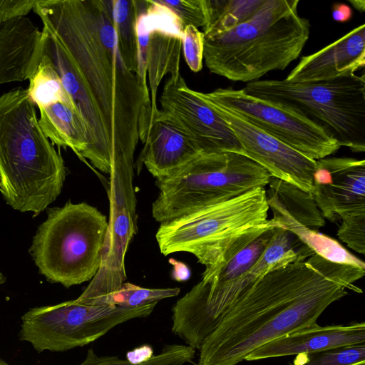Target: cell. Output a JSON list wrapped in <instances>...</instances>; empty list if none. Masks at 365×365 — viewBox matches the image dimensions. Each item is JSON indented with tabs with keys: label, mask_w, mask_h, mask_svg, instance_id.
<instances>
[{
	"label": "cell",
	"mask_w": 365,
	"mask_h": 365,
	"mask_svg": "<svg viewBox=\"0 0 365 365\" xmlns=\"http://www.w3.org/2000/svg\"><path fill=\"white\" fill-rule=\"evenodd\" d=\"M141 160L155 179L176 171L200 153L194 143L158 109L143 143Z\"/></svg>",
	"instance_id": "cell-19"
},
{
	"label": "cell",
	"mask_w": 365,
	"mask_h": 365,
	"mask_svg": "<svg viewBox=\"0 0 365 365\" xmlns=\"http://www.w3.org/2000/svg\"><path fill=\"white\" fill-rule=\"evenodd\" d=\"M274 137L307 158L317 160L336 153L340 145L317 123L282 106L254 97L242 89L217 88L197 91Z\"/></svg>",
	"instance_id": "cell-11"
},
{
	"label": "cell",
	"mask_w": 365,
	"mask_h": 365,
	"mask_svg": "<svg viewBox=\"0 0 365 365\" xmlns=\"http://www.w3.org/2000/svg\"><path fill=\"white\" fill-rule=\"evenodd\" d=\"M299 0H264L248 19L223 34L204 37L209 71L233 81H258L284 70L309 40L310 23L299 14Z\"/></svg>",
	"instance_id": "cell-4"
},
{
	"label": "cell",
	"mask_w": 365,
	"mask_h": 365,
	"mask_svg": "<svg viewBox=\"0 0 365 365\" xmlns=\"http://www.w3.org/2000/svg\"><path fill=\"white\" fill-rule=\"evenodd\" d=\"M178 287L145 288L130 282H123L116 292L103 298L98 304H113L123 307H135L176 297Z\"/></svg>",
	"instance_id": "cell-27"
},
{
	"label": "cell",
	"mask_w": 365,
	"mask_h": 365,
	"mask_svg": "<svg viewBox=\"0 0 365 365\" xmlns=\"http://www.w3.org/2000/svg\"><path fill=\"white\" fill-rule=\"evenodd\" d=\"M362 343H365L364 322L325 327L316 323L262 345L247 355L245 360L298 355Z\"/></svg>",
	"instance_id": "cell-17"
},
{
	"label": "cell",
	"mask_w": 365,
	"mask_h": 365,
	"mask_svg": "<svg viewBox=\"0 0 365 365\" xmlns=\"http://www.w3.org/2000/svg\"><path fill=\"white\" fill-rule=\"evenodd\" d=\"M168 7L180 20L184 28L192 26L204 27L206 23L203 0H159Z\"/></svg>",
	"instance_id": "cell-30"
},
{
	"label": "cell",
	"mask_w": 365,
	"mask_h": 365,
	"mask_svg": "<svg viewBox=\"0 0 365 365\" xmlns=\"http://www.w3.org/2000/svg\"><path fill=\"white\" fill-rule=\"evenodd\" d=\"M266 193L269 207L273 213L272 219L283 224L314 254L334 263L365 269L364 261L351 254L338 241L299 224L288 213L273 192L268 190Z\"/></svg>",
	"instance_id": "cell-21"
},
{
	"label": "cell",
	"mask_w": 365,
	"mask_h": 365,
	"mask_svg": "<svg viewBox=\"0 0 365 365\" xmlns=\"http://www.w3.org/2000/svg\"><path fill=\"white\" fill-rule=\"evenodd\" d=\"M138 41V76L151 88L153 115L157 106L158 88L165 76L180 72L184 26L178 16L160 1L135 0Z\"/></svg>",
	"instance_id": "cell-12"
},
{
	"label": "cell",
	"mask_w": 365,
	"mask_h": 365,
	"mask_svg": "<svg viewBox=\"0 0 365 365\" xmlns=\"http://www.w3.org/2000/svg\"><path fill=\"white\" fill-rule=\"evenodd\" d=\"M302 246L287 229L275 228L260 258L243 275L213 289L200 281L182 296L180 307L185 322L197 334L210 335L230 307L255 281L272 270L302 261Z\"/></svg>",
	"instance_id": "cell-10"
},
{
	"label": "cell",
	"mask_w": 365,
	"mask_h": 365,
	"mask_svg": "<svg viewBox=\"0 0 365 365\" xmlns=\"http://www.w3.org/2000/svg\"><path fill=\"white\" fill-rule=\"evenodd\" d=\"M365 343L296 355L289 365H364Z\"/></svg>",
	"instance_id": "cell-28"
},
{
	"label": "cell",
	"mask_w": 365,
	"mask_h": 365,
	"mask_svg": "<svg viewBox=\"0 0 365 365\" xmlns=\"http://www.w3.org/2000/svg\"><path fill=\"white\" fill-rule=\"evenodd\" d=\"M205 38L227 32L248 19L264 0H203Z\"/></svg>",
	"instance_id": "cell-22"
},
{
	"label": "cell",
	"mask_w": 365,
	"mask_h": 365,
	"mask_svg": "<svg viewBox=\"0 0 365 365\" xmlns=\"http://www.w3.org/2000/svg\"><path fill=\"white\" fill-rule=\"evenodd\" d=\"M36 2L37 0H0V21L26 17Z\"/></svg>",
	"instance_id": "cell-32"
},
{
	"label": "cell",
	"mask_w": 365,
	"mask_h": 365,
	"mask_svg": "<svg viewBox=\"0 0 365 365\" xmlns=\"http://www.w3.org/2000/svg\"><path fill=\"white\" fill-rule=\"evenodd\" d=\"M154 355L153 348L145 344L127 352L125 359L131 364H138L148 361Z\"/></svg>",
	"instance_id": "cell-33"
},
{
	"label": "cell",
	"mask_w": 365,
	"mask_h": 365,
	"mask_svg": "<svg viewBox=\"0 0 365 365\" xmlns=\"http://www.w3.org/2000/svg\"><path fill=\"white\" fill-rule=\"evenodd\" d=\"M365 66V24H363L319 51L301 58L285 80L312 83L348 76Z\"/></svg>",
	"instance_id": "cell-16"
},
{
	"label": "cell",
	"mask_w": 365,
	"mask_h": 365,
	"mask_svg": "<svg viewBox=\"0 0 365 365\" xmlns=\"http://www.w3.org/2000/svg\"><path fill=\"white\" fill-rule=\"evenodd\" d=\"M196 93L225 120L238 140L244 155L262 167L272 177L312 193L316 160L269 135L228 108L200 97L197 91Z\"/></svg>",
	"instance_id": "cell-14"
},
{
	"label": "cell",
	"mask_w": 365,
	"mask_h": 365,
	"mask_svg": "<svg viewBox=\"0 0 365 365\" xmlns=\"http://www.w3.org/2000/svg\"><path fill=\"white\" fill-rule=\"evenodd\" d=\"M365 269L314 254L255 281L203 341L197 365H237L262 345L317 323L334 302L361 293L354 282Z\"/></svg>",
	"instance_id": "cell-2"
},
{
	"label": "cell",
	"mask_w": 365,
	"mask_h": 365,
	"mask_svg": "<svg viewBox=\"0 0 365 365\" xmlns=\"http://www.w3.org/2000/svg\"><path fill=\"white\" fill-rule=\"evenodd\" d=\"M173 278L177 281H185L190 276V271L187 267L180 262L173 261Z\"/></svg>",
	"instance_id": "cell-35"
},
{
	"label": "cell",
	"mask_w": 365,
	"mask_h": 365,
	"mask_svg": "<svg viewBox=\"0 0 365 365\" xmlns=\"http://www.w3.org/2000/svg\"><path fill=\"white\" fill-rule=\"evenodd\" d=\"M182 48L185 61L193 72H198L202 68L204 53V34L192 26L183 29Z\"/></svg>",
	"instance_id": "cell-31"
},
{
	"label": "cell",
	"mask_w": 365,
	"mask_h": 365,
	"mask_svg": "<svg viewBox=\"0 0 365 365\" xmlns=\"http://www.w3.org/2000/svg\"><path fill=\"white\" fill-rule=\"evenodd\" d=\"M353 16L351 8L344 4L336 2L334 3L331 9V16L333 19L339 23H346L349 21Z\"/></svg>",
	"instance_id": "cell-34"
},
{
	"label": "cell",
	"mask_w": 365,
	"mask_h": 365,
	"mask_svg": "<svg viewBox=\"0 0 365 365\" xmlns=\"http://www.w3.org/2000/svg\"><path fill=\"white\" fill-rule=\"evenodd\" d=\"M243 91L282 106L322 127L341 146L365 150L364 74L312 83L258 80Z\"/></svg>",
	"instance_id": "cell-8"
},
{
	"label": "cell",
	"mask_w": 365,
	"mask_h": 365,
	"mask_svg": "<svg viewBox=\"0 0 365 365\" xmlns=\"http://www.w3.org/2000/svg\"><path fill=\"white\" fill-rule=\"evenodd\" d=\"M312 195L323 217L337 222L365 211V161L352 158L316 160Z\"/></svg>",
	"instance_id": "cell-15"
},
{
	"label": "cell",
	"mask_w": 365,
	"mask_h": 365,
	"mask_svg": "<svg viewBox=\"0 0 365 365\" xmlns=\"http://www.w3.org/2000/svg\"><path fill=\"white\" fill-rule=\"evenodd\" d=\"M38 124L48 140L59 147L71 149L79 158L86 153V126L74 105L57 102L39 108Z\"/></svg>",
	"instance_id": "cell-20"
},
{
	"label": "cell",
	"mask_w": 365,
	"mask_h": 365,
	"mask_svg": "<svg viewBox=\"0 0 365 365\" xmlns=\"http://www.w3.org/2000/svg\"><path fill=\"white\" fill-rule=\"evenodd\" d=\"M159 103L164 115L188 135L200 153L243 154L225 120L187 86L180 73L168 76Z\"/></svg>",
	"instance_id": "cell-13"
},
{
	"label": "cell",
	"mask_w": 365,
	"mask_h": 365,
	"mask_svg": "<svg viewBox=\"0 0 365 365\" xmlns=\"http://www.w3.org/2000/svg\"><path fill=\"white\" fill-rule=\"evenodd\" d=\"M42 49L43 32L29 18L0 21V84L29 80Z\"/></svg>",
	"instance_id": "cell-18"
},
{
	"label": "cell",
	"mask_w": 365,
	"mask_h": 365,
	"mask_svg": "<svg viewBox=\"0 0 365 365\" xmlns=\"http://www.w3.org/2000/svg\"><path fill=\"white\" fill-rule=\"evenodd\" d=\"M277 228V227H276ZM275 228L267 230L242 248L223 266L201 282L209 289L230 283L250 270L269 243Z\"/></svg>",
	"instance_id": "cell-24"
},
{
	"label": "cell",
	"mask_w": 365,
	"mask_h": 365,
	"mask_svg": "<svg viewBox=\"0 0 365 365\" xmlns=\"http://www.w3.org/2000/svg\"><path fill=\"white\" fill-rule=\"evenodd\" d=\"M337 235L349 247L364 255L365 253V211L344 217Z\"/></svg>",
	"instance_id": "cell-29"
},
{
	"label": "cell",
	"mask_w": 365,
	"mask_h": 365,
	"mask_svg": "<svg viewBox=\"0 0 365 365\" xmlns=\"http://www.w3.org/2000/svg\"><path fill=\"white\" fill-rule=\"evenodd\" d=\"M108 227L106 216L95 207L68 201L48 210L29 252L49 282L80 284L92 280L101 267Z\"/></svg>",
	"instance_id": "cell-6"
},
{
	"label": "cell",
	"mask_w": 365,
	"mask_h": 365,
	"mask_svg": "<svg viewBox=\"0 0 365 365\" xmlns=\"http://www.w3.org/2000/svg\"><path fill=\"white\" fill-rule=\"evenodd\" d=\"M269 191L273 192L288 213L299 224L312 230H317L325 225L312 192L272 177Z\"/></svg>",
	"instance_id": "cell-23"
},
{
	"label": "cell",
	"mask_w": 365,
	"mask_h": 365,
	"mask_svg": "<svg viewBox=\"0 0 365 365\" xmlns=\"http://www.w3.org/2000/svg\"><path fill=\"white\" fill-rule=\"evenodd\" d=\"M266 192L264 187H257L160 223L155 235L160 252L190 253L205 267L202 279L209 277L264 231L286 228L267 220Z\"/></svg>",
	"instance_id": "cell-5"
},
{
	"label": "cell",
	"mask_w": 365,
	"mask_h": 365,
	"mask_svg": "<svg viewBox=\"0 0 365 365\" xmlns=\"http://www.w3.org/2000/svg\"><path fill=\"white\" fill-rule=\"evenodd\" d=\"M29 80V96L38 108L57 102L74 105L57 71L44 55L42 54L40 63Z\"/></svg>",
	"instance_id": "cell-26"
},
{
	"label": "cell",
	"mask_w": 365,
	"mask_h": 365,
	"mask_svg": "<svg viewBox=\"0 0 365 365\" xmlns=\"http://www.w3.org/2000/svg\"><path fill=\"white\" fill-rule=\"evenodd\" d=\"M349 2L357 11L363 13L365 10V1L364 0H349Z\"/></svg>",
	"instance_id": "cell-36"
},
{
	"label": "cell",
	"mask_w": 365,
	"mask_h": 365,
	"mask_svg": "<svg viewBox=\"0 0 365 365\" xmlns=\"http://www.w3.org/2000/svg\"><path fill=\"white\" fill-rule=\"evenodd\" d=\"M272 176L242 153L200 154L170 175L156 179L159 194L152 215L163 223L257 187Z\"/></svg>",
	"instance_id": "cell-7"
},
{
	"label": "cell",
	"mask_w": 365,
	"mask_h": 365,
	"mask_svg": "<svg viewBox=\"0 0 365 365\" xmlns=\"http://www.w3.org/2000/svg\"><path fill=\"white\" fill-rule=\"evenodd\" d=\"M6 282V278L4 274L0 272V285Z\"/></svg>",
	"instance_id": "cell-37"
},
{
	"label": "cell",
	"mask_w": 365,
	"mask_h": 365,
	"mask_svg": "<svg viewBox=\"0 0 365 365\" xmlns=\"http://www.w3.org/2000/svg\"><path fill=\"white\" fill-rule=\"evenodd\" d=\"M112 16L123 61L138 75V41L135 0H112Z\"/></svg>",
	"instance_id": "cell-25"
},
{
	"label": "cell",
	"mask_w": 365,
	"mask_h": 365,
	"mask_svg": "<svg viewBox=\"0 0 365 365\" xmlns=\"http://www.w3.org/2000/svg\"><path fill=\"white\" fill-rule=\"evenodd\" d=\"M43 50L83 119V159L110 174L114 162H134L152 120L148 87L121 56L112 0H38Z\"/></svg>",
	"instance_id": "cell-1"
},
{
	"label": "cell",
	"mask_w": 365,
	"mask_h": 365,
	"mask_svg": "<svg viewBox=\"0 0 365 365\" xmlns=\"http://www.w3.org/2000/svg\"><path fill=\"white\" fill-rule=\"evenodd\" d=\"M27 89L0 96V192L21 212L39 215L60 195L64 161L42 131Z\"/></svg>",
	"instance_id": "cell-3"
},
{
	"label": "cell",
	"mask_w": 365,
	"mask_h": 365,
	"mask_svg": "<svg viewBox=\"0 0 365 365\" xmlns=\"http://www.w3.org/2000/svg\"><path fill=\"white\" fill-rule=\"evenodd\" d=\"M157 304L123 307L73 299L34 307L22 316L19 337L38 352L68 351L96 341L122 323L148 317Z\"/></svg>",
	"instance_id": "cell-9"
}]
</instances>
